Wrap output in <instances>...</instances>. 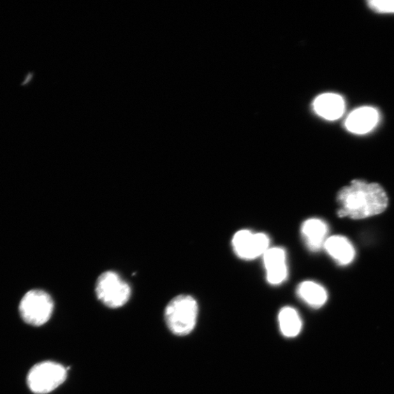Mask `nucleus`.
<instances>
[{
	"label": "nucleus",
	"instance_id": "nucleus-1",
	"mask_svg": "<svg viewBox=\"0 0 394 394\" xmlns=\"http://www.w3.org/2000/svg\"><path fill=\"white\" fill-rule=\"evenodd\" d=\"M337 201L340 205L338 217L353 220L379 215L388 203L387 194L380 184L361 180H354L350 186L341 189Z\"/></svg>",
	"mask_w": 394,
	"mask_h": 394
},
{
	"label": "nucleus",
	"instance_id": "nucleus-2",
	"mask_svg": "<svg viewBox=\"0 0 394 394\" xmlns=\"http://www.w3.org/2000/svg\"><path fill=\"white\" fill-rule=\"evenodd\" d=\"M198 312V304L191 296L179 295L168 303L164 319L173 334L184 337L194 330Z\"/></svg>",
	"mask_w": 394,
	"mask_h": 394
},
{
	"label": "nucleus",
	"instance_id": "nucleus-3",
	"mask_svg": "<svg viewBox=\"0 0 394 394\" xmlns=\"http://www.w3.org/2000/svg\"><path fill=\"white\" fill-rule=\"evenodd\" d=\"M131 288L116 272L107 271L98 277L96 294L98 300L109 308L125 305L131 297Z\"/></svg>",
	"mask_w": 394,
	"mask_h": 394
},
{
	"label": "nucleus",
	"instance_id": "nucleus-4",
	"mask_svg": "<svg viewBox=\"0 0 394 394\" xmlns=\"http://www.w3.org/2000/svg\"><path fill=\"white\" fill-rule=\"evenodd\" d=\"M68 370L54 361H43L33 367L27 376V384L36 394L50 393L67 379Z\"/></svg>",
	"mask_w": 394,
	"mask_h": 394
},
{
	"label": "nucleus",
	"instance_id": "nucleus-5",
	"mask_svg": "<svg viewBox=\"0 0 394 394\" xmlns=\"http://www.w3.org/2000/svg\"><path fill=\"white\" fill-rule=\"evenodd\" d=\"M54 307L51 296L44 291L36 289L29 291L24 296L20 311L27 323L41 326L51 319Z\"/></svg>",
	"mask_w": 394,
	"mask_h": 394
},
{
	"label": "nucleus",
	"instance_id": "nucleus-6",
	"mask_svg": "<svg viewBox=\"0 0 394 394\" xmlns=\"http://www.w3.org/2000/svg\"><path fill=\"white\" fill-rule=\"evenodd\" d=\"M232 245L239 258L251 261L265 254L270 249V239L265 233L242 229L235 234Z\"/></svg>",
	"mask_w": 394,
	"mask_h": 394
},
{
	"label": "nucleus",
	"instance_id": "nucleus-7",
	"mask_svg": "<svg viewBox=\"0 0 394 394\" xmlns=\"http://www.w3.org/2000/svg\"><path fill=\"white\" fill-rule=\"evenodd\" d=\"M286 251L282 247L270 248L263 255L268 282L272 286L282 284L289 275Z\"/></svg>",
	"mask_w": 394,
	"mask_h": 394
},
{
	"label": "nucleus",
	"instance_id": "nucleus-8",
	"mask_svg": "<svg viewBox=\"0 0 394 394\" xmlns=\"http://www.w3.org/2000/svg\"><path fill=\"white\" fill-rule=\"evenodd\" d=\"M379 120V112L375 108L361 107L350 113L344 125L351 133L365 135L376 127Z\"/></svg>",
	"mask_w": 394,
	"mask_h": 394
},
{
	"label": "nucleus",
	"instance_id": "nucleus-9",
	"mask_svg": "<svg viewBox=\"0 0 394 394\" xmlns=\"http://www.w3.org/2000/svg\"><path fill=\"white\" fill-rule=\"evenodd\" d=\"M328 233V224L320 219H307L301 226L302 238L310 251L317 252L323 248Z\"/></svg>",
	"mask_w": 394,
	"mask_h": 394
},
{
	"label": "nucleus",
	"instance_id": "nucleus-10",
	"mask_svg": "<svg viewBox=\"0 0 394 394\" xmlns=\"http://www.w3.org/2000/svg\"><path fill=\"white\" fill-rule=\"evenodd\" d=\"M314 108L321 117L328 121L339 119L346 110V103L342 96L334 93H326L319 96Z\"/></svg>",
	"mask_w": 394,
	"mask_h": 394
},
{
	"label": "nucleus",
	"instance_id": "nucleus-11",
	"mask_svg": "<svg viewBox=\"0 0 394 394\" xmlns=\"http://www.w3.org/2000/svg\"><path fill=\"white\" fill-rule=\"evenodd\" d=\"M323 249L338 265L342 266L350 264L355 256V250L351 242L346 238L340 235L328 238Z\"/></svg>",
	"mask_w": 394,
	"mask_h": 394
},
{
	"label": "nucleus",
	"instance_id": "nucleus-12",
	"mask_svg": "<svg viewBox=\"0 0 394 394\" xmlns=\"http://www.w3.org/2000/svg\"><path fill=\"white\" fill-rule=\"evenodd\" d=\"M299 298L312 308L319 309L327 301L326 289L314 282L306 281L300 283L297 289Z\"/></svg>",
	"mask_w": 394,
	"mask_h": 394
},
{
	"label": "nucleus",
	"instance_id": "nucleus-13",
	"mask_svg": "<svg viewBox=\"0 0 394 394\" xmlns=\"http://www.w3.org/2000/svg\"><path fill=\"white\" fill-rule=\"evenodd\" d=\"M278 321L281 332L286 337H296L301 333V317L298 310L291 307H284L281 309L278 314Z\"/></svg>",
	"mask_w": 394,
	"mask_h": 394
},
{
	"label": "nucleus",
	"instance_id": "nucleus-14",
	"mask_svg": "<svg viewBox=\"0 0 394 394\" xmlns=\"http://www.w3.org/2000/svg\"><path fill=\"white\" fill-rule=\"evenodd\" d=\"M368 5L374 11L380 13H394V0H372Z\"/></svg>",
	"mask_w": 394,
	"mask_h": 394
}]
</instances>
